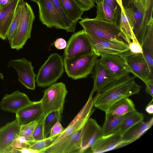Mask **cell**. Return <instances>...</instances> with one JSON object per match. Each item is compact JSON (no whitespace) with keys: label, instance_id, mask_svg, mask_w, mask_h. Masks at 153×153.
Wrapping results in <instances>:
<instances>
[{"label":"cell","instance_id":"obj_48","mask_svg":"<svg viewBox=\"0 0 153 153\" xmlns=\"http://www.w3.org/2000/svg\"><path fill=\"white\" fill-rule=\"evenodd\" d=\"M102 0H97L95 3H100L102 1Z\"/></svg>","mask_w":153,"mask_h":153},{"label":"cell","instance_id":"obj_13","mask_svg":"<svg viewBox=\"0 0 153 153\" xmlns=\"http://www.w3.org/2000/svg\"><path fill=\"white\" fill-rule=\"evenodd\" d=\"M102 136V127L95 120L89 118L83 128L80 153L91 148Z\"/></svg>","mask_w":153,"mask_h":153},{"label":"cell","instance_id":"obj_3","mask_svg":"<svg viewBox=\"0 0 153 153\" xmlns=\"http://www.w3.org/2000/svg\"><path fill=\"white\" fill-rule=\"evenodd\" d=\"M94 92L92 90L88 99L77 114L64 130L56 138L53 143L47 147L55 146L63 142L74 132L82 127L95 111L93 106L100 94L97 92L93 97Z\"/></svg>","mask_w":153,"mask_h":153},{"label":"cell","instance_id":"obj_9","mask_svg":"<svg viewBox=\"0 0 153 153\" xmlns=\"http://www.w3.org/2000/svg\"><path fill=\"white\" fill-rule=\"evenodd\" d=\"M93 53L87 34L83 29L71 36L64 50V57L69 59Z\"/></svg>","mask_w":153,"mask_h":153},{"label":"cell","instance_id":"obj_38","mask_svg":"<svg viewBox=\"0 0 153 153\" xmlns=\"http://www.w3.org/2000/svg\"><path fill=\"white\" fill-rule=\"evenodd\" d=\"M64 130L65 128L63 127L60 122L58 121L51 129L49 137L59 135Z\"/></svg>","mask_w":153,"mask_h":153},{"label":"cell","instance_id":"obj_12","mask_svg":"<svg viewBox=\"0 0 153 153\" xmlns=\"http://www.w3.org/2000/svg\"><path fill=\"white\" fill-rule=\"evenodd\" d=\"M7 66L15 70L18 74V80L22 84L28 89H35L36 75L30 61L24 58L11 59L8 62Z\"/></svg>","mask_w":153,"mask_h":153},{"label":"cell","instance_id":"obj_25","mask_svg":"<svg viewBox=\"0 0 153 153\" xmlns=\"http://www.w3.org/2000/svg\"><path fill=\"white\" fill-rule=\"evenodd\" d=\"M97 4L96 18L117 24L118 13L117 10L104 1L103 0Z\"/></svg>","mask_w":153,"mask_h":153},{"label":"cell","instance_id":"obj_15","mask_svg":"<svg viewBox=\"0 0 153 153\" xmlns=\"http://www.w3.org/2000/svg\"><path fill=\"white\" fill-rule=\"evenodd\" d=\"M33 102L25 93L16 90L10 94L5 95L1 102L0 106L4 111L16 114Z\"/></svg>","mask_w":153,"mask_h":153},{"label":"cell","instance_id":"obj_22","mask_svg":"<svg viewBox=\"0 0 153 153\" xmlns=\"http://www.w3.org/2000/svg\"><path fill=\"white\" fill-rule=\"evenodd\" d=\"M142 48L143 54L153 73V20L151 21L147 27L143 39Z\"/></svg>","mask_w":153,"mask_h":153},{"label":"cell","instance_id":"obj_21","mask_svg":"<svg viewBox=\"0 0 153 153\" xmlns=\"http://www.w3.org/2000/svg\"><path fill=\"white\" fill-rule=\"evenodd\" d=\"M153 117L148 121H141L135 125L123 135L124 146L131 143L140 138L152 126Z\"/></svg>","mask_w":153,"mask_h":153},{"label":"cell","instance_id":"obj_41","mask_svg":"<svg viewBox=\"0 0 153 153\" xmlns=\"http://www.w3.org/2000/svg\"><path fill=\"white\" fill-rule=\"evenodd\" d=\"M67 43L65 40L63 38L58 39L54 42V45L58 49L61 50L65 48Z\"/></svg>","mask_w":153,"mask_h":153},{"label":"cell","instance_id":"obj_18","mask_svg":"<svg viewBox=\"0 0 153 153\" xmlns=\"http://www.w3.org/2000/svg\"><path fill=\"white\" fill-rule=\"evenodd\" d=\"M123 146V135L116 131L111 134L102 136L91 148L92 152L101 153Z\"/></svg>","mask_w":153,"mask_h":153},{"label":"cell","instance_id":"obj_46","mask_svg":"<svg viewBox=\"0 0 153 153\" xmlns=\"http://www.w3.org/2000/svg\"><path fill=\"white\" fill-rule=\"evenodd\" d=\"M118 5L120 8L121 10H124V7H123L122 0H115Z\"/></svg>","mask_w":153,"mask_h":153},{"label":"cell","instance_id":"obj_26","mask_svg":"<svg viewBox=\"0 0 153 153\" xmlns=\"http://www.w3.org/2000/svg\"><path fill=\"white\" fill-rule=\"evenodd\" d=\"M144 117L143 113L136 110L127 113L123 116L119 128L116 131L123 135L133 126L140 121H143Z\"/></svg>","mask_w":153,"mask_h":153},{"label":"cell","instance_id":"obj_39","mask_svg":"<svg viewBox=\"0 0 153 153\" xmlns=\"http://www.w3.org/2000/svg\"><path fill=\"white\" fill-rule=\"evenodd\" d=\"M129 50L134 53H143L142 46L137 40L132 41L128 45Z\"/></svg>","mask_w":153,"mask_h":153},{"label":"cell","instance_id":"obj_6","mask_svg":"<svg viewBox=\"0 0 153 153\" xmlns=\"http://www.w3.org/2000/svg\"><path fill=\"white\" fill-rule=\"evenodd\" d=\"M35 16L30 6L24 1L21 8L20 17L16 33L10 42L11 48L17 51L22 49L31 37Z\"/></svg>","mask_w":153,"mask_h":153},{"label":"cell","instance_id":"obj_27","mask_svg":"<svg viewBox=\"0 0 153 153\" xmlns=\"http://www.w3.org/2000/svg\"><path fill=\"white\" fill-rule=\"evenodd\" d=\"M133 4L143 15V24L147 29L150 22L153 20V0H134Z\"/></svg>","mask_w":153,"mask_h":153},{"label":"cell","instance_id":"obj_32","mask_svg":"<svg viewBox=\"0 0 153 153\" xmlns=\"http://www.w3.org/2000/svg\"><path fill=\"white\" fill-rule=\"evenodd\" d=\"M59 135L39 140L28 141L29 148L38 151L39 153H43L44 150L51 145Z\"/></svg>","mask_w":153,"mask_h":153},{"label":"cell","instance_id":"obj_17","mask_svg":"<svg viewBox=\"0 0 153 153\" xmlns=\"http://www.w3.org/2000/svg\"><path fill=\"white\" fill-rule=\"evenodd\" d=\"M16 114V119L20 126L37 120L44 116L40 101L33 102L19 110Z\"/></svg>","mask_w":153,"mask_h":153},{"label":"cell","instance_id":"obj_29","mask_svg":"<svg viewBox=\"0 0 153 153\" xmlns=\"http://www.w3.org/2000/svg\"><path fill=\"white\" fill-rule=\"evenodd\" d=\"M62 114L58 111L51 112L44 116L43 120V138L48 137L51 129L58 121L61 120Z\"/></svg>","mask_w":153,"mask_h":153},{"label":"cell","instance_id":"obj_5","mask_svg":"<svg viewBox=\"0 0 153 153\" xmlns=\"http://www.w3.org/2000/svg\"><path fill=\"white\" fill-rule=\"evenodd\" d=\"M64 67L61 56L51 54L39 70L36 79L38 86L45 87L56 82L64 72Z\"/></svg>","mask_w":153,"mask_h":153},{"label":"cell","instance_id":"obj_43","mask_svg":"<svg viewBox=\"0 0 153 153\" xmlns=\"http://www.w3.org/2000/svg\"><path fill=\"white\" fill-rule=\"evenodd\" d=\"M153 99L147 105L145 108L146 112L149 114L152 115L153 114Z\"/></svg>","mask_w":153,"mask_h":153},{"label":"cell","instance_id":"obj_49","mask_svg":"<svg viewBox=\"0 0 153 153\" xmlns=\"http://www.w3.org/2000/svg\"><path fill=\"white\" fill-rule=\"evenodd\" d=\"M32 1H33V2H35L36 3H37L39 0H30Z\"/></svg>","mask_w":153,"mask_h":153},{"label":"cell","instance_id":"obj_40","mask_svg":"<svg viewBox=\"0 0 153 153\" xmlns=\"http://www.w3.org/2000/svg\"><path fill=\"white\" fill-rule=\"evenodd\" d=\"M39 153L38 151L30 148L22 149H17L12 148L11 150L10 153Z\"/></svg>","mask_w":153,"mask_h":153},{"label":"cell","instance_id":"obj_47","mask_svg":"<svg viewBox=\"0 0 153 153\" xmlns=\"http://www.w3.org/2000/svg\"><path fill=\"white\" fill-rule=\"evenodd\" d=\"M130 4H133L134 0H127Z\"/></svg>","mask_w":153,"mask_h":153},{"label":"cell","instance_id":"obj_7","mask_svg":"<svg viewBox=\"0 0 153 153\" xmlns=\"http://www.w3.org/2000/svg\"><path fill=\"white\" fill-rule=\"evenodd\" d=\"M68 93L65 85L62 82L53 84L45 89L43 96L40 100L44 116L56 111L62 114Z\"/></svg>","mask_w":153,"mask_h":153},{"label":"cell","instance_id":"obj_35","mask_svg":"<svg viewBox=\"0 0 153 153\" xmlns=\"http://www.w3.org/2000/svg\"><path fill=\"white\" fill-rule=\"evenodd\" d=\"M28 140L24 137L16 134L15 138L10 145L11 148L22 149L29 148Z\"/></svg>","mask_w":153,"mask_h":153},{"label":"cell","instance_id":"obj_36","mask_svg":"<svg viewBox=\"0 0 153 153\" xmlns=\"http://www.w3.org/2000/svg\"><path fill=\"white\" fill-rule=\"evenodd\" d=\"M45 116L40 118L38 124L35 128L33 134L34 140H39L43 138V120Z\"/></svg>","mask_w":153,"mask_h":153},{"label":"cell","instance_id":"obj_31","mask_svg":"<svg viewBox=\"0 0 153 153\" xmlns=\"http://www.w3.org/2000/svg\"><path fill=\"white\" fill-rule=\"evenodd\" d=\"M121 11L119 25L122 33L130 43L131 42V40L134 41L137 39L126 15L124 10H121Z\"/></svg>","mask_w":153,"mask_h":153},{"label":"cell","instance_id":"obj_19","mask_svg":"<svg viewBox=\"0 0 153 153\" xmlns=\"http://www.w3.org/2000/svg\"><path fill=\"white\" fill-rule=\"evenodd\" d=\"M20 127L16 119L0 128V153H10V145L19 134Z\"/></svg>","mask_w":153,"mask_h":153},{"label":"cell","instance_id":"obj_1","mask_svg":"<svg viewBox=\"0 0 153 153\" xmlns=\"http://www.w3.org/2000/svg\"><path fill=\"white\" fill-rule=\"evenodd\" d=\"M141 88L135 77L128 74L112 82L99 92L94 106L105 113L115 102L138 94Z\"/></svg>","mask_w":153,"mask_h":153},{"label":"cell","instance_id":"obj_23","mask_svg":"<svg viewBox=\"0 0 153 153\" xmlns=\"http://www.w3.org/2000/svg\"><path fill=\"white\" fill-rule=\"evenodd\" d=\"M68 19L76 26L79 19H82L84 12L74 0H58Z\"/></svg>","mask_w":153,"mask_h":153},{"label":"cell","instance_id":"obj_16","mask_svg":"<svg viewBox=\"0 0 153 153\" xmlns=\"http://www.w3.org/2000/svg\"><path fill=\"white\" fill-rule=\"evenodd\" d=\"M100 59L117 79L131 73V71L123 58L119 54H103Z\"/></svg>","mask_w":153,"mask_h":153},{"label":"cell","instance_id":"obj_2","mask_svg":"<svg viewBox=\"0 0 153 153\" xmlns=\"http://www.w3.org/2000/svg\"><path fill=\"white\" fill-rule=\"evenodd\" d=\"M79 23L85 32L98 38L117 42L130 43L116 23L88 18L82 19Z\"/></svg>","mask_w":153,"mask_h":153},{"label":"cell","instance_id":"obj_20","mask_svg":"<svg viewBox=\"0 0 153 153\" xmlns=\"http://www.w3.org/2000/svg\"><path fill=\"white\" fill-rule=\"evenodd\" d=\"M20 0H13L0 8V38L7 39V31Z\"/></svg>","mask_w":153,"mask_h":153},{"label":"cell","instance_id":"obj_37","mask_svg":"<svg viewBox=\"0 0 153 153\" xmlns=\"http://www.w3.org/2000/svg\"><path fill=\"white\" fill-rule=\"evenodd\" d=\"M84 12L88 10L94 6V0H74Z\"/></svg>","mask_w":153,"mask_h":153},{"label":"cell","instance_id":"obj_4","mask_svg":"<svg viewBox=\"0 0 153 153\" xmlns=\"http://www.w3.org/2000/svg\"><path fill=\"white\" fill-rule=\"evenodd\" d=\"M98 57L93 53L69 59L64 57V66L67 75L75 80L87 77L92 73Z\"/></svg>","mask_w":153,"mask_h":153},{"label":"cell","instance_id":"obj_24","mask_svg":"<svg viewBox=\"0 0 153 153\" xmlns=\"http://www.w3.org/2000/svg\"><path fill=\"white\" fill-rule=\"evenodd\" d=\"M134 102L129 97H124L114 103L108 112L115 116H123L127 113L136 110Z\"/></svg>","mask_w":153,"mask_h":153},{"label":"cell","instance_id":"obj_44","mask_svg":"<svg viewBox=\"0 0 153 153\" xmlns=\"http://www.w3.org/2000/svg\"><path fill=\"white\" fill-rule=\"evenodd\" d=\"M107 4L111 6L115 10H117L118 4L115 0H103Z\"/></svg>","mask_w":153,"mask_h":153},{"label":"cell","instance_id":"obj_11","mask_svg":"<svg viewBox=\"0 0 153 153\" xmlns=\"http://www.w3.org/2000/svg\"><path fill=\"white\" fill-rule=\"evenodd\" d=\"M37 3L39 20L43 24L48 28L66 30L64 21L50 0H39Z\"/></svg>","mask_w":153,"mask_h":153},{"label":"cell","instance_id":"obj_10","mask_svg":"<svg viewBox=\"0 0 153 153\" xmlns=\"http://www.w3.org/2000/svg\"><path fill=\"white\" fill-rule=\"evenodd\" d=\"M86 33L93 52L99 57L103 54H118L129 49L127 43L99 38Z\"/></svg>","mask_w":153,"mask_h":153},{"label":"cell","instance_id":"obj_14","mask_svg":"<svg viewBox=\"0 0 153 153\" xmlns=\"http://www.w3.org/2000/svg\"><path fill=\"white\" fill-rule=\"evenodd\" d=\"M92 74L94 80L92 90L94 92H100L112 82L117 79L100 59H98Z\"/></svg>","mask_w":153,"mask_h":153},{"label":"cell","instance_id":"obj_34","mask_svg":"<svg viewBox=\"0 0 153 153\" xmlns=\"http://www.w3.org/2000/svg\"><path fill=\"white\" fill-rule=\"evenodd\" d=\"M39 120L20 126L19 135L25 137L28 141L34 140L33 134L38 124Z\"/></svg>","mask_w":153,"mask_h":153},{"label":"cell","instance_id":"obj_28","mask_svg":"<svg viewBox=\"0 0 153 153\" xmlns=\"http://www.w3.org/2000/svg\"><path fill=\"white\" fill-rule=\"evenodd\" d=\"M105 120L102 127V136L111 134L119 129L123 120V116L113 115L106 112Z\"/></svg>","mask_w":153,"mask_h":153},{"label":"cell","instance_id":"obj_42","mask_svg":"<svg viewBox=\"0 0 153 153\" xmlns=\"http://www.w3.org/2000/svg\"><path fill=\"white\" fill-rule=\"evenodd\" d=\"M146 92L153 97V79H151L146 84Z\"/></svg>","mask_w":153,"mask_h":153},{"label":"cell","instance_id":"obj_45","mask_svg":"<svg viewBox=\"0 0 153 153\" xmlns=\"http://www.w3.org/2000/svg\"><path fill=\"white\" fill-rule=\"evenodd\" d=\"M13 0H0V8L9 4Z\"/></svg>","mask_w":153,"mask_h":153},{"label":"cell","instance_id":"obj_33","mask_svg":"<svg viewBox=\"0 0 153 153\" xmlns=\"http://www.w3.org/2000/svg\"><path fill=\"white\" fill-rule=\"evenodd\" d=\"M50 0L64 21L66 27V31L68 32H75L76 26L74 25L68 19L64 12L58 0Z\"/></svg>","mask_w":153,"mask_h":153},{"label":"cell","instance_id":"obj_50","mask_svg":"<svg viewBox=\"0 0 153 153\" xmlns=\"http://www.w3.org/2000/svg\"><path fill=\"white\" fill-rule=\"evenodd\" d=\"M97 0H94L95 3L96 2Z\"/></svg>","mask_w":153,"mask_h":153},{"label":"cell","instance_id":"obj_30","mask_svg":"<svg viewBox=\"0 0 153 153\" xmlns=\"http://www.w3.org/2000/svg\"><path fill=\"white\" fill-rule=\"evenodd\" d=\"M24 0H20L17 6L15 13L7 32L6 38L9 43L15 35L19 22L21 8Z\"/></svg>","mask_w":153,"mask_h":153},{"label":"cell","instance_id":"obj_8","mask_svg":"<svg viewBox=\"0 0 153 153\" xmlns=\"http://www.w3.org/2000/svg\"><path fill=\"white\" fill-rule=\"evenodd\" d=\"M123 59L135 76L146 84L151 79L153 74L143 53H134L128 50L118 54Z\"/></svg>","mask_w":153,"mask_h":153}]
</instances>
